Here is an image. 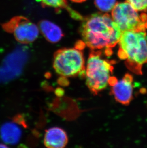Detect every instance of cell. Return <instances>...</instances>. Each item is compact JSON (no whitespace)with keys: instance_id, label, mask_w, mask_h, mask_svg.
<instances>
[{"instance_id":"1","label":"cell","mask_w":147,"mask_h":148,"mask_svg":"<svg viewBox=\"0 0 147 148\" xmlns=\"http://www.w3.org/2000/svg\"><path fill=\"white\" fill-rule=\"evenodd\" d=\"M85 45L92 50L111 49L118 43L122 31L109 14L96 13L84 18L80 28Z\"/></svg>"},{"instance_id":"2","label":"cell","mask_w":147,"mask_h":148,"mask_svg":"<svg viewBox=\"0 0 147 148\" xmlns=\"http://www.w3.org/2000/svg\"><path fill=\"white\" fill-rule=\"evenodd\" d=\"M118 55L126 61L131 69L139 71L147 63V38L145 31L129 30L122 32L119 39Z\"/></svg>"},{"instance_id":"3","label":"cell","mask_w":147,"mask_h":148,"mask_svg":"<svg viewBox=\"0 0 147 148\" xmlns=\"http://www.w3.org/2000/svg\"><path fill=\"white\" fill-rule=\"evenodd\" d=\"M113 67L103 59L101 52L93 50L89 54L86 71V85L92 92L97 94L110 84Z\"/></svg>"},{"instance_id":"4","label":"cell","mask_w":147,"mask_h":148,"mask_svg":"<svg viewBox=\"0 0 147 148\" xmlns=\"http://www.w3.org/2000/svg\"><path fill=\"white\" fill-rule=\"evenodd\" d=\"M111 16L122 32L129 30L145 31L147 29V11H138L128 1L116 4Z\"/></svg>"},{"instance_id":"5","label":"cell","mask_w":147,"mask_h":148,"mask_svg":"<svg viewBox=\"0 0 147 148\" xmlns=\"http://www.w3.org/2000/svg\"><path fill=\"white\" fill-rule=\"evenodd\" d=\"M53 66L60 75L74 77L85 71V59L78 48H65L54 53Z\"/></svg>"},{"instance_id":"6","label":"cell","mask_w":147,"mask_h":148,"mask_svg":"<svg viewBox=\"0 0 147 148\" xmlns=\"http://www.w3.org/2000/svg\"><path fill=\"white\" fill-rule=\"evenodd\" d=\"M2 28L9 33H13L18 42L29 44L36 40L39 35V28L29 20L22 16H17L2 24Z\"/></svg>"},{"instance_id":"7","label":"cell","mask_w":147,"mask_h":148,"mask_svg":"<svg viewBox=\"0 0 147 148\" xmlns=\"http://www.w3.org/2000/svg\"><path fill=\"white\" fill-rule=\"evenodd\" d=\"M133 81L132 75L127 73L111 85V92L116 101L122 105H129L133 99Z\"/></svg>"},{"instance_id":"8","label":"cell","mask_w":147,"mask_h":148,"mask_svg":"<svg viewBox=\"0 0 147 148\" xmlns=\"http://www.w3.org/2000/svg\"><path fill=\"white\" fill-rule=\"evenodd\" d=\"M67 143V133L59 127H52L48 130L44 135V143L47 148H64Z\"/></svg>"},{"instance_id":"9","label":"cell","mask_w":147,"mask_h":148,"mask_svg":"<svg viewBox=\"0 0 147 148\" xmlns=\"http://www.w3.org/2000/svg\"><path fill=\"white\" fill-rule=\"evenodd\" d=\"M39 29L47 41L51 43L59 41L64 36L61 28L50 21L43 20L39 23Z\"/></svg>"},{"instance_id":"10","label":"cell","mask_w":147,"mask_h":148,"mask_svg":"<svg viewBox=\"0 0 147 148\" xmlns=\"http://www.w3.org/2000/svg\"><path fill=\"white\" fill-rule=\"evenodd\" d=\"M20 129L15 125L8 123L1 127V138L6 143L14 144L17 143L21 136Z\"/></svg>"},{"instance_id":"11","label":"cell","mask_w":147,"mask_h":148,"mask_svg":"<svg viewBox=\"0 0 147 148\" xmlns=\"http://www.w3.org/2000/svg\"><path fill=\"white\" fill-rule=\"evenodd\" d=\"M40 3L44 7H53L54 8L67 9L71 16L77 19H81L82 16L78 14L77 12L74 11L68 7L67 0H36Z\"/></svg>"},{"instance_id":"12","label":"cell","mask_w":147,"mask_h":148,"mask_svg":"<svg viewBox=\"0 0 147 148\" xmlns=\"http://www.w3.org/2000/svg\"><path fill=\"white\" fill-rule=\"evenodd\" d=\"M117 0H95V4L98 9L103 12H108L114 8Z\"/></svg>"},{"instance_id":"13","label":"cell","mask_w":147,"mask_h":148,"mask_svg":"<svg viewBox=\"0 0 147 148\" xmlns=\"http://www.w3.org/2000/svg\"><path fill=\"white\" fill-rule=\"evenodd\" d=\"M127 1L138 11H147V0H127Z\"/></svg>"},{"instance_id":"14","label":"cell","mask_w":147,"mask_h":148,"mask_svg":"<svg viewBox=\"0 0 147 148\" xmlns=\"http://www.w3.org/2000/svg\"><path fill=\"white\" fill-rule=\"evenodd\" d=\"M71 1L75 2V3H81L85 1L86 0H71Z\"/></svg>"},{"instance_id":"15","label":"cell","mask_w":147,"mask_h":148,"mask_svg":"<svg viewBox=\"0 0 147 148\" xmlns=\"http://www.w3.org/2000/svg\"></svg>"}]
</instances>
